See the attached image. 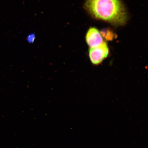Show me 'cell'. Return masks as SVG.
Returning a JSON list of instances; mask_svg holds the SVG:
<instances>
[{
    "instance_id": "cell-2",
    "label": "cell",
    "mask_w": 148,
    "mask_h": 148,
    "mask_svg": "<svg viewBox=\"0 0 148 148\" xmlns=\"http://www.w3.org/2000/svg\"><path fill=\"white\" fill-rule=\"evenodd\" d=\"M109 49L106 42H103L96 47H90L89 56L92 64H98L106 58L109 53Z\"/></svg>"
},
{
    "instance_id": "cell-1",
    "label": "cell",
    "mask_w": 148,
    "mask_h": 148,
    "mask_svg": "<svg viewBox=\"0 0 148 148\" xmlns=\"http://www.w3.org/2000/svg\"><path fill=\"white\" fill-rule=\"evenodd\" d=\"M84 8L94 18L115 26L125 25L128 18L121 0H86Z\"/></svg>"
},
{
    "instance_id": "cell-4",
    "label": "cell",
    "mask_w": 148,
    "mask_h": 148,
    "mask_svg": "<svg viewBox=\"0 0 148 148\" xmlns=\"http://www.w3.org/2000/svg\"><path fill=\"white\" fill-rule=\"evenodd\" d=\"M36 38V36L34 33H32L27 36V40L28 42L30 43H32L34 42Z\"/></svg>"
},
{
    "instance_id": "cell-3",
    "label": "cell",
    "mask_w": 148,
    "mask_h": 148,
    "mask_svg": "<svg viewBox=\"0 0 148 148\" xmlns=\"http://www.w3.org/2000/svg\"><path fill=\"white\" fill-rule=\"evenodd\" d=\"M86 39L87 43L90 48L99 46L103 42L101 33L97 29L94 27L89 29Z\"/></svg>"
}]
</instances>
